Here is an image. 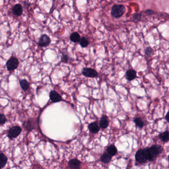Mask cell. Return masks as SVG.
Returning <instances> with one entry per match:
<instances>
[{
  "label": "cell",
  "instance_id": "cell-4",
  "mask_svg": "<svg viewBox=\"0 0 169 169\" xmlns=\"http://www.w3.org/2000/svg\"><path fill=\"white\" fill-rule=\"evenodd\" d=\"M19 61L17 58L11 57L6 62V66L9 71H12L19 66Z\"/></svg>",
  "mask_w": 169,
  "mask_h": 169
},
{
  "label": "cell",
  "instance_id": "cell-15",
  "mask_svg": "<svg viewBox=\"0 0 169 169\" xmlns=\"http://www.w3.org/2000/svg\"><path fill=\"white\" fill-rule=\"evenodd\" d=\"M7 163V157L3 152L0 150V169H2L6 166Z\"/></svg>",
  "mask_w": 169,
  "mask_h": 169
},
{
  "label": "cell",
  "instance_id": "cell-9",
  "mask_svg": "<svg viewBox=\"0 0 169 169\" xmlns=\"http://www.w3.org/2000/svg\"><path fill=\"white\" fill-rule=\"evenodd\" d=\"M50 98L53 103H58L63 100L61 95L54 90L50 91Z\"/></svg>",
  "mask_w": 169,
  "mask_h": 169
},
{
  "label": "cell",
  "instance_id": "cell-18",
  "mask_svg": "<svg viewBox=\"0 0 169 169\" xmlns=\"http://www.w3.org/2000/svg\"><path fill=\"white\" fill-rule=\"evenodd\" d=\"M19 82H20V86L23 90L27 91L29 90L30 88L29 84L25 79L20 80Z\"/></svg>",
  "mask_w": 169,
  "mask_h": 169
},
{
  "label": "cell",
  "instance_id": "cell-8",
  "mask_svg": "<svg viewBox=\"0 0 169 169\" xmlns=\"http://www.w3.org/2000/svg\"><path fill=\"white\" fill-rule=\"evenodd\" d=\"M22 126L28 132H30L35 129L36 123H34L33 119H29L26 121H25Z\"/></svg>",
  "mask_w": 169,
  "mask_h": 169
},
{
  "label": "cell",
  "instance_id": "cell-19",
  "mask_svg": "<svg viewBox=\"0 0 169 169\" xmlns=\"http://www.w3.org/2000/svg\"><path fill=\"white\" fill-rule=\"evenodd\" d=\"M70 39L73 43H77L80 42L81 37L78 32H73L70 36Z\"/></svg>",
  "mask_w": 169,
  "mask_h": 169
},
{
  "label": "cell",
  "instance_id": "cell-23",
  "mask_svg": "<svg viewBox=\"0 0 169 169\" xmlns=\"http://www.w3.org/2000/svg\"><path fill=\"white\" fill-rule=\"evenodd\" d=\"M7 121V119L4 114H0V125H4Z\"/></svg>",
  "mask_w": 169,
  "mask_h": 169
},
{
  "label": "cell",
  "instance_id": "cell-29",
  "mask_svg": "<svg viewBox=\"0 0 169 169\" xmlns=\"http://www.w3.org/2000/svg\"><path fill=\"white\" fill-rule=\"evenodd\" d=\"M165 119L166 121L169 123V111L167 112V114L165 116Z\"/></svg>",
  "mask_w": 169,
  "mask_h": 169
},
{
  "label": "cell",
  "instance_id": "cell-24",
  "mask_svg": "<svg viewBox=\"0 0 169 169\" xmlns=\"http://www.w3.org/2000/svg\"><path fill=\"white\" fill-rule=\"evenodd\" d=\"M145 54L147 56H150L153 54V50L150 47H148L145 49Z\"/></svg>",
  "mask_w": 169,
  "mask_h": 169
},
{
  "label": "cell",
  "instance_id": "cell-14",
  "mask_svg": "<svg viewBox=\"0 0 169 169\" xmlns=\"http://www.w3.org/2000/svg\"><path fill=\"white\" fill-rule=\"evenodd\" d=\"M109 120L108 117L106 115H103L99 121V126L102 129H106L109 126Z\"/></svg>",
  "mask_w": 169,
  "mask_h": 169
},
{
  "label": "cell",
  "instance_id": "cell-21",
  "mask_svg": "<svg viewBox=\"0 0 169 169\" xmlns=\"http://www.w3.org/2000/svg\"><path fill=\"white\" fill-rule=\"evenodd\" d=\"M134 122L136 124V126L139 127L140 129H142L143 126H145V122L142 119L139 117H136L134 119Z\"/></svg>",
  "mask_w": 169,
  "mask_h": 169
},
{
  "label": "cell",
  "instance_id": "cell-28",
  "mask_svg": "<svg viewBox=\"0 0 169 169\" xmlns=\"http://www.w3.org/2000/svg\"><path fill=\"white\" fill-rule=\"evenodd\" d=\"M32 169H42V167L40 164H35L33 166Z\"/></svg>",
  "mask_w": 169,
  "mask_h": 169
},
{
  "label": "cell",
  "instance_id": "cell-10",
  "mask_svg": "<svg viewBox=\"0 0 169 169\" xmlns=\"http://www.w3.org/2000/svg\"><path fill=\"white\" fill-rule=\"evenodd\" d=\"M12 13L15 16H20L23 13V8L20 4H15L12 8Z\"/></svg>",
  "mask_w": 169,
  "mask_h": 169
},
{
  "label": "cell",
  "instance_id": "cell-12",
  "mask_svg": "<svg viewBox=\"0 0 169 169\" xmlns=\"http://www.w3.org/2000/svg\"><path fill=\"white\" fill-rule=\"evenodd\" d=\"M136 77V72L133 69L128 70L126 74V77L127 80L129 81H132L135 80Z\"/></svg>",
  "mask_w": 169,
  "mask_h": 169
},
{
  "label": "cell",
  "instance_id": "cell-13",
  "mask_svg": "<svg viewBox=\"0 0 169 169\" xmlns=\"http://www.w3.org/2000/svg\"><path fill=\"white\" fill-rule=\"evenodd\" d=\"M89 130L92 134H97L100 130V126L97 122L94 121L89 125Z\"/></svg>",
  "mask_w": 169,
  "mask_h": 169
},
{
  "label": "cell",
  "instance_id": "cell-22",
  "mask_svg": "<svg viewBox=\"0 0 169 169\" xmlns=\"http://www.w3.org/2000/svg\"><path fill=\"white\" fill-rule=\"evenodd\" d=\"M89 41L87 38L84 37H82L80 41V45L82 48H86L89 45Z\"/></svg>",
  "mask_w": 169,
  "mask_h": 169
},
{
  "label": "cell",
  "instance_id": "cell-6",
  "mask_svg": "<svg viewBox=\"0 0 169 169\" xmlns=\"http://www.w3.org/2000/svg\"><path fill=\"white\" fill-rule=\"evenodd\" d=\"M82 73L84 76L89 78H94L98 76V73L96 70L89 67H84L82 71Z\"/></svg>",
  "mask_w": 169,
  "mask_h": 169
},
{
  "label": "cell",
  "instance_id": "cell-26",
  "mask_svg": "<svg viewBox=\"0 0 169 169\" xmlns=\"http://www.w3.org/2000/svg\"><path fill=\"white\" fill-rule=\"evenodd\" d=\"M69 57L67 55L64 54L61 57V62L63 63H67L69 60Z\"/></svg>",
  "mask_w": 169,
  "mask_h": 169
},
{
  "label": "cell",
  "instance_id": "cell-27",
  "mask_svg": "<svg viewBox=\"0 0 169 169\" xmlns=\"http://www.w3.org/2000/svg\"><path fill=\"white\" fill-rule=\"evenodd\" d=\"M145 14H147L148 15H152L154 14V11H153L152 10H147L145 11Z\"/></svg>",
  "mask_w": 169,
  "mask_h": 169
},
{
  "label": "cell",
  "instance_id": "cell-3",
  "mask_svg": "<svg viewBox=\"0 0 169 169\" xmlns=\"http://www.w3.org/2000/svg\"><path fill=\"white\" fill-rule=\"evenodd\" d=\"M22 132V129L20 126H12L7 132V137L10 139H16L20 135Z\"/></svg>",
  "mask_w": 169,
  "mask_h": 169
},
{
  "label": "cell",
  "instance_id": "cell-5",
  "mask_svg": "<svg viewBox=\"0 0 169 169\" xmlns=\"http://www.w3.org/2000/svg\"><path fill=\"white\" fill-rule=\"evenodd\" d=\"M135 159L136 162L141 164H144L147 162V158L143 149H139L135 155Z\"/></svg>",
  "mask_w": 169,
  "mask_h": 169
},
{
  "label": "cell",
  "instance_id": "cell-11",
  "mask_svg": "<svg viewBox=\"0 0 169 169\" xmlns=\"http://www.w3.org/2000/svg\"><path fill=\"white\" fill-rule=\"evenodd\" d=\"M81 162L77 159L70 160L68 162V166L70 169H80Z\"/></svg>",
  "mask_w": 169,
  "mask_h": 169
},
{
  "label": "cell",
  "instance_id": "cell-17",
  "mask_svg": "<svg viewBox=\"0 0 169 169\" xmlns=\"http://www.w3.org/2000/svg\"><path fill=\"white\" fill-rule=\"evenodd\" d=\"M106 152L107 154L111 156H114L117 153V149L115 147L114 145L111 144L107 147L106 149Z\"/></svg>",
  "mask_w": 169,
  "mask_h": 169
},
{
  "label": "cell",
  "instance_id": "cell-1",
  "mask_svg": "<svg viewBox=\"0 0 169 169\" xmlns=\"http://www.w3.org/2000/svg\"><path fill=\"white\" fill-rule=\"evenodd\" d=\"M143 150L146 156L147 160L152 162L155 160L158 156L162 153L163 148L160 145L155 144L150 147L144 148Z\"/></svg>",
  "mask_w": 169,
  "mask_h": 169
},
{
  "label": "cell",
  "instance_id": "cell-20",
  "mask_svg": "<svg viewBox=\"0 0 169 169\" xmlns=\"http://www.w3.org/2000/svg\"><path fill=\"white\" fill-rule=\"evenodd\" d=\"M111 156L107 153H103L101 157V161L105 164L109 163L111 160Z\"/></svg>",
  "mask_w": 169,
  "mask_h": 169
},
{
  "label": "cell",
  "instance_id": "cell-16",
  "mask_svg": "<svg viewBox=\"0 0 169 169\" xmlns=\"http://www.w3.org/2000/svg\"><path fill=\"white\" fill-rule=\"evenodd\" d=\"M159 139L162 142H168L169 141V131L166 130L164 132L161 133L159 136H158Z\"/></svg>",
  "mask_w": 169,
  "mask_h": 169
},
{
  "label": "cell",
  "instance_id": "cell-30",
  "mask_svg": "<svg viewBox=\"0 0 169 169\" xmlns=\"http://www.w3.org/2000/svg\"><path fill=\"white\" fill-rule=\"evenodd\" d=\"M168 161H169V155H168Z\"/></svg>",
  "mask_w": 169,
  "mask_h": 169
},
{
  "label": "cell",
  "instance_id": "cell-7",
  "mask_svg": "<svg viewBox=\"0 0 169 169\" xmlns=\"http://www.w3.org/2000/svg\"><path fill=\"white\" fill-rule=\"evenodd\" d=\"M51 42L50 38L47 35L43 34L40 37L38 41V45L41 47H46L48 46Z\"/></svg>",
  "mask_w": 169,
  "mask_h": 169
},
{
  "label": "cell",
  "instance_id": "cell-25",
  "mask_svg": "<svg viewBox=\"0 0 169 169\" xmlns=\"http://www.w3.org/2000/svg\"><path fill=\"white\" fill-rule=\"evenodd\" d=\"M141 14L140 13H137V14H134L132 16V20L135 21H139L141 20Z\"/></svg>",
  "mask_w": 169,
  "mask_h": 169
},
{
  "label": "cell",
  "instance_id": "cell-2",
  "mask_svg": "<svg viewBox=\"0 0 169 169\" xmlns=\"http://www.w3.org/2000/svg\"><path fill=\"white\" fill-rule=\"evenodd\" d=\"M126 11V7L124 5H115L112 7L111 15L114 18L121 17Z\"/></svg>",
  "mask_w": 169,
  "mask_h": 169
}]
</instances>
